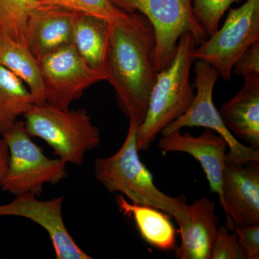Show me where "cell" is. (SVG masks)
<instances>
[{"instance_id": "1", "label": "cell", "mask_w": 259, "mask_h": 259, "mask_svg": "<svg viewBox=\"0 0 259 259\" xmlns=\"http://www.w3.org/2000/svg\"><path fill=\"white\" fill-rule=\"evenodd\" d=\"M154 35L143 15L133 13L127 21L111 23L106 81L115 89L121 110L141 125L158 73L153 61Z\"/></svg>"}, {"instance_id": "2", "label": "cell", "mask_w": 259, "mask_h": 259, "mask_svg": "<svg viewBox=\"0 0 259 259\" xmlns=\"http://www.w3.org/2000/svg\"><path fill=\"white\" fill-rule=\"evenodd\" d=\"M139 124L129 121L123 144L117 152L94 163L95 178L110 193H120L134 203L160 209L176 221L179 227L186 219L185 199L171 197L158 190L152 174L141 161L137 146Z\"/></svg>"}, {"instance_id": "3", "label": "cell", "mask_w": 259, "mask_h": 259, "mask_svg": "<svg viewBox=\"0 0 259 259\" xmlns=\"http://www.w3.org/2000/svg\"><path fill=\"white\" fill-rule=\"evenodd\" d=\"M197 44L189 32L179 40L176 54L171 64L159 71L153 85L147 112L138 127L137 146L140 151H147L162 131L185 114L193 101L194 87L190 72L195 59Z\"/></svg>"}, {"instance_id": "4", "label": "cell", "mask_w": 259, "mask_h": 259, "mask_svg": "<svg viewBox=\"0 0 259 259\" xmlns=\"http://www.w3.org/2000/svg\"><path fill=\"white\" fill-rule=\"evenodd\" d=\"M24 116L28 134L44 140L65 163L81 166L86 153L101 143L100 130L85 110L35 104Z\"/></svg>"}, {"instance_id": "5", "label": "cell", "mask_w": 259, "mask_h": 259, "mask_svg": "<svg viewBox=\"0 0 259 259\" xmlns=\"http://www.w3.org/2000/svg\"><path fill=\"white\" fill-rule=\"evenodd\" d=\"M129 13H139L148 20L154 35L153 61L157 72L175 58L179 40L189 32L197 45L208 37L193 13L192 0H110Z\"/></svg>"}, {"instance_id": "6", "label": "cell", "mask_w": 259, "mask_h": 259, "mask_svg": "<svg viewBox=\"0 0 259 259\" xmlns=\"http://www.w3.org/2000/svg\"><path fill=\"white\" fill-rule=\"evenodd\" d=\"M3 139L9 151L8 169L1 188L14 195L40 196L47 184L55 185L67 177L66 164L60 158L47 157L32 141L24 122H16L5 131Z\"/></svg>"}, {"instance_id": "7", "label": "cell", "mask_w": 259, "mask_h": 259, "mask_svg": "<svg viewBox=\"0 0 259 259\" xmlns=\"http://www.w3.org/2000/svg\"><path fill=\"white\" fill-rule=\"evenodd\" d=\"M194 51L195 60L212 66L224 80L231 78L233 66L242 54L259 41V0H247L230 10L222 28Z\"/></svg>"}, {"instance_id": "8", "label": "cell", "mask_w": 259, "mask_h": 259, "mask_svg": "<svg viewBox=\"0 0 259 259\" xmlns=\"http://www.w3.org/2000/svg\"><path fill=\"white\" fill-rule=\"evenodd\" d=\"M194 87L197 89L194 100L184 115L167 125L161 135L179 131L185 127H202L210 129L221 136L228 144L227 163L243 165L259 162V151L245 146L230 132L220 112L213 102V90L218 79V73L212 66L197 61L194 66Z\"/></svg>"}, {"instance_id": "9", "label": "cell", "mask_w": 259, "mask_h": 259, "mask_svg": "<svg viewBox=\"0 0 259 259\" xmlns=\"http://www.w3.org/2000/svg\"><path fill=\"white\" fill-rule=\"evenodd\" d=\"M46 103L69 109L90 87L105 81V72L94 69L79 55L73 44L39 60Z\"/></svg>"}, {"instance_id": "10", "label": "cell", "mask_w": 259, "mask_h": 259, "mask_svg": "<svg viewBox=\"0 0 259 259\" xmlns=\"http://www.w3.org/2000/svg\"><path fill=\"white\" fill-rule=\"evenodd\" d=\"M62 197L40 200L32 194L15 196L11 202L0 204V217L27 218L45 229L57 259H93L76 244L65 226L62 215Z\"/></svg>"}, {"instance_id": "11", "label": "cell", "mask_w": 259, "mask_h": 259, "mask_svg": "<svg viewBox=\"0 0 259 259\" xmlns=\"http://www.w3.org/2000/svg\"><path fill=\"white\" fill-rule=\"evenodd\" d=\"M259 162L243 165L226 163L223 173L222 199L228 229L259 225Z\"/></svg>"}, {"instance_id": "12", "label": "cell", "mask_w": 259, "mask_h": 259, "mask_svg": "<svg viewBox=\"0 0 259 259\" xmlns=\"http://www.w3.org/2000/svg\"><path fill=\"white\" fill-rule=\"evenodd\" d=\"M158 148L163 153H187L198 161L208 181L210 192L217 194L221 202L228 148L223 138L210 129L205 128L198 136L182 134L179 130L162 135Z\"/></svg>"}, {"instance_id": "13", "label": "cell", "mask_w": 259, "mask_h": 259, "mask_svg": "<svg viewBox=\"0 0 259 259\" xmlns=\"http://www.w3.org/2000/svg\"><path fill=\"white\" fill-rule=\"evenodd\" d=\"M79 13L52 6H37L28 19L27 44L37 60L72 44Z\"/></svg>"}, {"instance_id": "14", "label": "cell", "mask_w": 259, "mask_h": 259, "mask_svg": "<svg viewBox=\"0 0 259 259\" xmlns=\"http://www.w3.org/2000/svg\"><path fill=\"white\" fill-rule=\"evenodd\" d=\"M214 202L202 197L187 204L186 219L179 227L182 243L176 249L180 259H211L218 232Z\"/></svg>"}, {"instance_id": "15", "label": "cell", "mask_w": 259, "mask_h": 259, "mask_svg": "<svg viewBox=\"0 0 259 259\" xmlns=\"http://www.w3.org/2000/svg\"><path fill=\"white\" fill-rule=\"evenodd\" d=\"M220 114L237 139L259 149V79L244 80L241 90L223 105Z\"/></svg>"}, {"instance_id": "16", "label": "cell", "mask_w": 259, "mask_h": 259, "mask_svg": "<svg viewBox=\"0 0 259 259\" xmlns=\"http://www.w3.org/2000/svg\"><path fill=\"white\" fill-rule=\"evenodd\" d=\"M117 204L122 214L134 220L141 238L148 245L163 251L176 249V233L170 216L163 211L128 202L120 194Z\"/></svg>"}, {"instance_id": "17", "label": "cell", "mask_w": 259, "mask_h": 259, "mask_svg": "<svg viewBox=\"0 0 259 259\" xmlns=\"http://www.w3.org/2000/svg\"><path fill=\"white\" fill-rule=\"evenodd\" d=\"M111 23L94 15L79 13L75 20L72 44L90 67L105 72ZM107 75V74H106Z\"/></svg>"}, {"instance_id": "18", "label": "cell", "mask_w": 259, "mask_h": 259, "mask_svg": "<svg viewBox=\"0 0 259 259\" xmlns=\"http://www.w3.org/2000/svg\"><path fill=\"white\" fill-rule=\"evenodd\" d=\"M0 64L26 84L35 104L46 103L40 64L29 48L5 36L0 30Z\"/></svg>"}, {"instance_id": "19", "label": "cell", "mask_w": 259, "mask_h": 259, "mask_svg": "<svg viewBox=\"0 0 259 259\" xmlns=\"http://www.w3.org/2000/svg\"><path fill=\"white\" fill-rule=\"evenodd\" d=\"M35 105L28 87L14 73L0 64V134L10 129L20 115Z\"/></svg>"}, {"instance_id": "20", "label": "cell", "mask_w": 259, "mask_h": 259, "mask_svg": "<svg viewBox=\"0 0 259 259\" xmlns=\"http://www.w3.org/2000/svg\"><path fill=\"white\" fill-rule=\"evenodd\" d=\"M37 6L36 0H0V30L3 35L28 47L27 25Z\"/></svg>"}, {"instance_id": "21", "label": "cell", "mask_w": 259, "mask_h": 259, "mask_svg": "<svg viewBox=\"0 0 259 259\" xmlns=\"http://www.w3.org/2000/svg\"><path fill=\"white\" fill-rule=\"evenodd\" d=\"M37 6L59 7L83 14L94 15L111 23L127 21L133 13L115 6L110 0H36Z\"/></svg>"}, {"instance_id": "22", "label": "cell", "mask_w": 259, "mask_h": 259, "mask_svg": "<svg viewBox=\"0 0 259 259\" xmlns=\"http://www.w3.org/2000/svg\"><path fill=\"white\" fill-rule=\"evenodd\" d=\"M241 0H192L194 16L207 36L217 31L221 19L233 3Z\"/></svg>"}, {"instance_id": "23", "label": "cell", "mask_w": 259, "mask_h": 259, "mask_svg": "<svg viewBox=\"0 0 259 259\" xmlns=\"http://www.w3.org/2000/svg\"><path fill=\"white\" fill-rule=\"evenodd\" d=\"M211 259H246L235 232L230 233L225 227L218 228Z\"/></svg>"}, {"instance_id": "24", "label": "cell", "mask_w": 259, "mask_h": 259, "mask_svg": "<svg viewBox=\"0 0 259 259\" xmlns=\"http://www.w3.org/2000/svg\"><path fill=\"white\" fill-rule=\"evenodd\" d=\"M234 74L244 80L259 79V41L250 46L233 66Z\"/></svg>"}, {"instance_id": "25", "label": "cell", "mask_w": 259, "mask_h": 259, "mask_svg": "<svg viewBox=\"0 0 259 259\" xmlns=\"http://www.w3.org/2000/svg\"><path fill=\"white\" fill-rule=\"evenodd\" d=\"M232 231L238 236L246 259L259 258V225L234 226Z\"/></svg>"}, {"instance_id": "26", "label": "cell", "mask_w": 259, "mask_h": 259, "mask_svg": "<svg viewBox=\"0 0 259 259\" xmlns=\"http://www.w3.org/2000/svg\"><path fill=\"white\" fill-rule=\"evenodd\" d=\"M9 151L4 139H0V188L3 185L5 174L8 169Z\"/></svg>"}]
</instances>
